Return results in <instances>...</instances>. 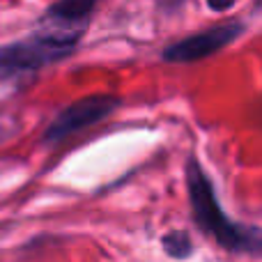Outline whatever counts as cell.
Wrapping results in <instances>:
<instances>
[{"label": "cell", "mask_w": 262, "mask_h": 262, "mask_svg": "<svg viewBox=\"0 0 262 262\" xmlns=\"http://www.w3.org/2000/svg\"><path fill=\"white\" fill-rule=\"evenodd\" d=\"M99 0H55L49 9H46L41 21H51L53 26L74 28L78 26L83 30V23L90 18Z\"/></svg>", "instance_id": "5b68a950"}, {"label": "cell", "mask_w": 262, "mask_h": 262, "mask_svg": "<svg viewBox=\"0 0 262 262\" xmlns=\"http://www.w3.org/2000/svg\"><path fill=\"white\" fill-rule=\"evenodd\" d=\"M161 246H163V253L175 260H184L193 253V242H191L189 232H184V230L166 232V235L161 237Z\"/></svg>", "instance_id": "8992f818"}, {"label": "cell", "mask_w": 262, "mask_h": 262, "mask_svg": "<svg viewBox=\"0 0 262 262\" xmlns=\"http://www.w3.org/2000/svg\"><path fill=\"white\" fill-rule=\"evenodd\" d=\"M184 3H186V0H157L159 9H161V12H166V14L177 12V9H180Z\"/></svg>", "instance_id": "52a82bcc"}, {"label": "cell", "mask_w": 262, "mask_h": 262, "mask_svg": "<svg viewBox=\"0 0 262 262\" xmlns=\"http://www.w3.org/2000/svg\"><path fill=\"white\" fill-rule=\"evenodd\" d=\"M207 5L212 12H228L235 5V0H207Z\"/></svg>", "instance_id": "ba28073f"}, {"label": "cell", "mask_w": 262, "mask_h": 262, "mask_svg": "<svg viewBox=\"0 0 262 262\" xmlns=\"http://www.w3.org/2000/svg\"><path fill=\"white\" fill-rule=\"evenodd\" d=\"M118 106H122V99L115 95L83 97V99L64 106V108L51 120V124L44 131V140L46 143H60V140H64L67 136L106 120Z\"/></svg>", "instance_id": "3957f363"}, {"label": "cell", "mask_w": 262, "mask_h": 262, "mask_svg": "<svg viewBox=\"0 0 262 262\" xmlns=\"http://www.w3.org/2000/svg\"><path fill=\"white\" fill-rule=\"evenodd\" d=\"M244 32V26L242 23H221V26L207 28L203 32H195V35H189L184 39H177L172 44H168L163 49L161 58L166 62H198V60H205L209 55L223 51L228 44L237 39V37Z\"/></svg>", "instance_id": "277c9868"}, {"label": "cell", "mask_w": 262, "mask_h": 262, "mask_svg": "<svg viewBox=\"0 0 262 262\" xmlns=\"http://www.w3.org/2000/svg\"><path fill=\"white\" fill-rule=\"evenodd\" d=\"M186 191H189L193 219L205 235H209L219 246L232 253L262 255V228L242 226L226 216L214 193L212 180L205 175L195 157H191L186 163Z\"/></svg>", "instance_id": "6da1fadb"}, {"label": "cell", "mask_w": 262, "mask_h": 262, "mask_svg": "<svg viewBox=\"0 0 262 262\" xmlns=\"http://www.w3.org/2000/svg\"><path fill=\"white\" fill-rule=\"evenodd\" d=\"M83 30L81 28L51 26L30 37L0 46V78L30 74L51 62L67 58L76 49Z\"/></svg>", "instance_id": "7a4b0ae2"}]
</instances>
